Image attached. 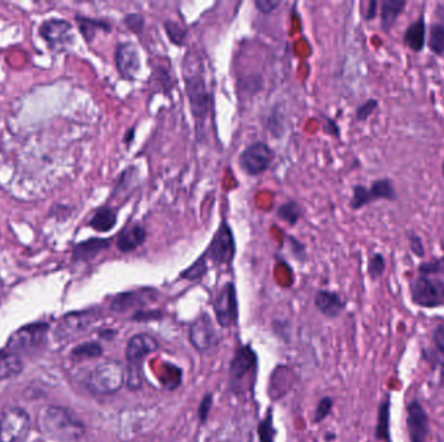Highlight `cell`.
Listing matches in <instances>:
<instances>
[{
	"label": "cell",
	"mask_w": 444,
	"mask_h": 442,
	"mask_svg": "<svg viewBox=\"0 0 444 442\" xmlns=\"http://www.w3.org/2000/svg\"><path fill=\"white\" fill-rule=\"evenodd\" d=\"M213 312L220 327L230 328L237 325L239 318L237 287L233 282H227L221 287L213 300Z\"/></svg>",
	"instance_id": "12"
},
{
	"label": "cell",
	"mask_w": 444,
	"mask_h": 442,
	"mask_svg": "<svg viewBox=\"0 0 444 442\" xmlns=\"http://www.w3.org/2000/svg\"><path fill=\"white\" fill-rule=\"evenodd\" d=\"M427 40V29H426V20L424 15H421L417 20L413 21L403 35V43L412 52H422Z\"/></svg>",
	"instance_id": "21"
},
{
	"label": "cell",
	"mask_w": 444,
	"mask_h": 442,
	"mask_svg": "<svg viewBox=\"0 0 444 442\" xmlns=\"http://www.w3.org/2000/svg\"><path fill=\"white\" fill-rule=\"evenodd\" d=\"M372 203H373V200H372L368 187L364 185H355L352 187V197L350 201L351 209L360 210Z\"/></svg>",
	"instance_id": "35"
},
{
	"label": "cell",
	"mask_w": 444,
	"mask_h": 442,
	"mask_svg": "<svg viewBox=\"0 0 444 442\" xmlns=\"http://www.w3.org/2000/svg\"><path fill=\"white\" fill-rule=\"evenodd\" d=\"M277 216L286 222L290 226H295L303 216V209L296 201H288L282 204L277 210Z\"/></svg>",
	"instance_id": "29"
},
{
	"label": "cell",
	"mask_w": 444,
	"mask_h": 442,
	"mask_svg": "<svg viewBox=\"0 0 444 442\" xmlns=\"http://www.w3.org/2000/svg\"><path fill=\"white\" fill-rule=\"evenodd\" d=\"M281 6L279 0H256L255 7L263 15H270Z\"/></svg>",
	"instance_id": "46"
},
{
	"label": "cell",
	"mask_w": 444,
	"mask_h": 442,
	"mask_svg": "<svg viewBox=\"0 0 444 442\" xmlns=\"http://www.w3.org/2000/svg\"><path fill=\"white\" fill-rule=\"evenodd\" d=\"M24 370V361L20 355L4 346L0 349V382L13 379Z\"/></svg>",
	"instance_id": "22"
},
{
	"label": "cell",
	"mask_w": 444,
	"mask_h": 442,
	"mask_svg": "<svg viewBox=\"0 0 444 442\" xmlns=\"http://www.w3.org/2000/svg\"><path fill=\"white\" fill-rule=\"evenodd\" d=\"M188 339L197 352L209 353L220 344L221 336L212 316L208 313H202L191 322Z\"/></svg>",
	"instance_id": "11"
},
{
	"label": "cell",
	"mask_w": 444,
	"mask_h": 442,
	"mask_svg": "<svg viewBox=\"0 0 444 442\" xmlns=\"http://www.w3.org/2000/svg\"><path fill=\"white\" fill-rule=\"evenodd\" d=\"M287 243L291 255L295 257L297 261L303 262L306 260V248L300 240H297L294 236H287Z\"/></svg>",
	"instance_id": "43"
},
{
	"label": "cell",
	"mask_w": 444,
	"mask_h": 442,
	"mask_svg": "<svg viewBox=\"0 0 444 442\" xmlns=\"http://www.w3.org/2000/svg\"><path fill=\"white\" fill-rule=\"evenodd\" d=\"M315 306L321 314L334 319L345 312V303L336 292L321 289L315 296Z\"/></svg>",
	"instance_id": "20"
},
{
	"label": "cell",
	"mask_w": 444,
	"mask_h": 442,
	"mask_svg": "<svg viewBox=\"0 0 444 442\" xmlns=\"http://www.w3.org/2000/svg\"><path fill=\"white\" fill-rule=\"evenodd\" d=\"M116 67L120 76L126 80H134L140 70L139 49L131 42H122L116 49Z\"/></svg>",
	"instance_id": "15"
},
{
	"label": "cell",
	"mask_w": 444,
	"mask_h": 442,
	"mask_svg": "<svg viewBox=\"0 0 444 442\" xmlns=\"http://www.w3.org/2000/svg\"><path fill=\"white\" fill-rule=\"evenodd\" d=\"M31 432V419L26 410L12 406L0 415V442H26Z\"/></svg>",
	"instance_id": "9"
},
{
	"label": "cell",
	"mask_w": 444,
	"mask_h": 442,
	"mask_svg": "<svg viewBox=\"0 0 444 442\" xmlns=\"http://www.w3.org/2000/svg\"><path fill=\"white\" fill-rule=\"evenodd\" d=\"M390 419H391V397L387 394L385 400L381 401L377 415L375 424V439L379 441L391 442V432H390Z\"/></svg>",
	"instance_id": "25"
},
{
	"label": "cell",
	"mask_w": 444,
	"mask_h": 442,
	"mask_svg": "<svg viewBox=\"0 0 444 442\" xmlns=\"http://www.w3.org/2000/svg\"><path fill=\"white\" fill-rule=\"evenodd\" d=\"M208 270H209V266H208L207 257L203 253L192 265L188 266L185 271H182L179 276L181 279H185L188 282H197L207 275Z\"/></svg>",
	"instance_id": "33"
},
{
	"label": "cell",
	"mask_w": 444,
	"mask_h": 442,
	"mask_svg": "<svg viewBox=\"0 0 444 442\" xmlns=\"http://www.w3.org/2000/svg\"><path fill=\"white\" fill-rule=\"evenodd\" d=\"M386 258L382 253H375L368 261V275L372 280H377L385 274Z\"/></svg>",
	"instance_id": "37"
},
{
	"label": "cell",
	"mask_w": 444,
	"mask_h": 442,
	"mask_svg": "<svg viewBox=\"0 0 444 442\" xmlns=\"http://www.w3.org/2000/svg\"><path fill=\"white\" fill-rule=\"evenodd\" d=\"M409 294L412 303L420 307H442L444 306V275L418 274L409 283Z\"/></svg>",
	"instance_id": "5"
},
{
	"label": "cell",
	"mask_w": 444,
	"mask_h": 442,
	"mask_svg": "<svg viewBox=\"0 0 444 442\" xmlns=\"http://www.w3.org/2000/svg\"><path fill=\"white\" fill-rule=\"evenodd\" d=\"M164 28H165L169 40L173 44L179 46V47L185 44V40L188 37V31L185 28H182L179 24L174 22V21H167L164 24Z\"/></svg>",
	"instance_id": "36"
},
{
	"label": "cell",
	"mask_w": 444,
	"mask_h": 442,
	"mask_svg": "<svg viewBox=\"0 0 444 442\" xmlns=\"http://www.w3.org/2000/svg\"><path fill=\"white\" fill-rule=\"evenodd\" d=\"M37 422L40 432L56 442H77L86 432L79 415L63 406L42 407Z\"/></svg>",
	"instance_id": "1"
},
{
	"label": "cell",
	"mask_w": 444,
	"mask_h": 442,
	"mask_svg": "<svg viewBox=\"0 0 444 442\" xmlns=\"http://www.w3.org/2000/svg\"><path fill=\"white\" fill-rule=\"evenodd\" d=\"M77 21H79V30L88 42L94 40L98 30H106V31L110 30V25L107 21L92 20V19L79 17V16L77 17Z\"/></svg>",
	"instance_id": "32"
},
{
	"label": "cell",
	"mask_w": 444,
	"mask_h": 442,
	"mask_svg": "<svg viewBox=\"0 0 444 442\" xmlns=\"http://www.w3.org/2000/svg\"><path fill=\"white\" fill-rule=\"evenodd\" d=\"M325 131L326 134H329L334 138H340V128L338 126L336 121L331 118H326Z\"/></svg>",
	"instance_id": "47"
},
{
	"label": "cell",
	"mask_w": 444,
	"mask_h": 442,
	"mask_svg": "<svg viewBox=\"0 0 444 442\" xmlns=\"http://www.w3.org/2000/svg\"><path fill=\"white\" fill-rule=\"evenodd\" d=\"M426 44L435 56L444 55V25L443 24H433L429 29V35Z\"/></svg>",
	"instance_id": "30"
},
{
	"label": "cell",
	"mask_w": 444,
	"mask_h": 442,
	"mask_svg": "<svg viewBox=\"0 0 444 442\" xmlns=\"http://www.w3.org/2000/svg\"><path fill=\"white\" fill-rule=\"evenodd\" d=\"M82 383L94 394L110 396L117 393L126 383V370L119 361L108 359L85 373Z\"/></svg>",
	"instance_id": "3"
},
{
	"label": "cell",
	"mask_w": 444,
	"mask_h": 442,
	"mask_svg": "<svg viewBox=\"0 0 444 442\" xmlns=\"http://www.w3.org/2000/svg\"><path fill=\"white\" fill-rule=\"evenodd\" d=\"M40 33L52 49H64L73 40L72 26L64 20L46 21L40 26Z\"/></svg>",
	"instance_id": "17"
},
{
	"label": "cell",
	"mask_w": 444,
	"mask_h": 442,
	"mask_svg": "<svg viewBox=\"0 0 444 442\" xmlns=\"http://www.w3.org/2000/svg\"><path fill=\"white\" fill-rule=\"evenodd\" d=\"M369 192H370L373 203L381 201V200L393 203V201L397 200L396 189H395L391 179H388V178L375 179V182H372V185L369 187Z\"/></svg>",
	"instance_id": "27"
},
{
	"label": "cell",
	"mask_w": 444,
	"mask_h": 442,
	"mask_svg": "<svg viewBox=\"0 0 444 442\" xmlns=\"http://www.w3.org/2000/svg\"><path fill=\"white\" fill-rule=\"evenodd\" d=\"M139 170L135 167H130L124 170V173L120 176L119 182L112 194V196H120L122 194H128L129 189L137 186L138 183Z\"/></svg>",
	"instance_id": "31"
},
{
	"label": "cell",
	"mask_w": 444,
	"mask_h": 442,
	"mask_svg": "<svg viewBox=\"0 0 444 442\" xmlns=\"http://www.w3.org/2000/svg\"><path fill=\"white\" fill-rule=\"evenodd\" d=\"M97 318V314L91 310L65 315L58 325L56 336L59 339H70L73 336L83 334L86 330H89L90 325H94Z\"/></svg>",
	"instance_id": "16"
},
{
	"label": "cell",
	"mask_w": 444,
	"mask_h": 442,
	"mask_svg": "<svg viewBox=\"0 0 444 442\" xmlns=\"http://www.w3.org/2000/svg\"><path fill=\"white\" fill-rule=\"evenodd\" d=\"M161 318H163V313L158 309H149V310L140 309L131 315L133 322H152V321H158Z\"/></svg>",
	"instance_id": "44"
},
{
	"label": "cell",
	"mask_w": 444,
	"mask_h": 442,
	"mask_svg": "<svg viewBox=\"0 0 444 442\" xmlns=\"http://www.w3.org/2000/svg\"><path fill=\"white\" fill-rule=\"evenodd\" d=\"M378 107H379V101L377 99H368L359 108L356 109V121L365 122L375 114Z\"/></svg>",
	"instance_id": "39"
},
{
	"label": "cell",
	"mask_w": 444,
	"mask_h": 442,
	"mask_svg": "<svg viewBox=\"0 0 444 442\" xmlns=\"http://www.w3.org/2000/svg\"><path fill=\"white\" fill-rule=\"evenodd\" d=\"M110 246L109 239H100V237H92L90 240H86L83 243H79V246L74 248L73 252V260L74 261H82L88 262L99 256L101 252L107 250Z\"/></svg>",
	"instance_id": "23"
},
{
	"label": "cell",
	"mask_w": 444,
	"mask_h": 442,
	"mask_svg": "<svg viewBox=\"0 0 444 442\" xmlns=\"http://www.w3.org/2000/svg\"><path fill=\"white\" fill-rule=\"evenodd\" d=\"M124 24L131 33L140 35L145 29L146 21L140 13H129L124 17Z\"/></svg>",
	"instance_id": "41"
},
{
	"label": "cell",
	"mask_w": 444,
	"mask_h": 442,
	"mask_svg": "<svg viewBox=\"0 0 444 442\" xmlns=\"http://www.w3.org/2000/svg\"><path fill=\"white\" fill-rule=\"evenodd\" d=\"M236 253L237 244L233 228L227 221H222L204 255L207 257L208 262L211 261L216 267H230L234 262Z\"/></svg>",
	"instance_id": "8"
},
{
	"label": "cell",
	"mask_w": 444,
	"mask_h": 442,
	"mask_svg": "<svg viewBox=\"0 0 444 442\" xmlns=\"http://www.w3.org/2000/svg\"><path fill=\"white\" fill-rule=\"evenodd\" d=\"M49 332V325L46 322H35L24 325L10 334L6 346L19 354L21 358L22 355L40 353L47 344Z\"/></svg>",
	"instance_id": "7"
},
{
	"label": "cell",
	"mask_w": 444,
	"mask_h": 442,
	"mask_svg": "<svg viewBox=\"0 0 444 442\" xmlns=\"http://www.w3.org/2000/svg\"><path fill=\"white\" fill-rule=\"evenodd\" d=\"M273 160V149L265 142H255L242 151L238 158V164L247 176L258 177L267 171Z\"/></svg>",
	"instance_id": "10"
},
{
	"label": "cell",
	"mask_w": 444,
	"mask_h": 442,
	"mask_svg": "<svg viewBox=\"0 0 444 442\" xmlns=\"http://www.w3.org/2000/svg\"><path fill=\"white\" fill-rule=\"evenodd\" d=\"M117 223V212L109 207H100L91 218L90 226L98 232H108Z\"/></svg>",
	"instance_id": "26"
},
{
	"label": "cell",
	"mask_w": 444,
	"mask_h": 442,
	"mask_svg": "<svg viewBox=\"0 0 444 442\" xmlns=\"http://www.w3.org/2000/svg\"><path fill=\"white\" fill-rule=\"evenodd\" d=\"M257 367V354L251 345L239 346L229 367V382L234 393H243L247 388H252L255 385Z\"/></svg>",
	"instance_id": "4"
},
{
	"label": "cell",
	"mask_w": 444,
	"mask_h": 442,
	"mask_svg": "<svg viewBox=\"0 0 444 442\" xmlns=\"http://www.w3.org/2000/svg\"><path fill=\"white\" fill-rule=\"evenodd\" d=\"M212 406H213V393L208 392L203 396L202 401L199 403V407H197V418L202 424L207 422L211 410H212Z\"/></svg>",
	"instance_id": "42"
},
{
	"label": "cell",
	"mask_w": 444,
	"mask_h": 442,
	"mask_svg": "<svg viewBox=\"0 0 444 442\" xmlns=\"http://www.w3.org/2000/svg\"><path fill=\"white\" fill-rule=\"evenodd\" d=\"M333 407H334V400L329 396L322 397L318 403H317L316 413H315V418H313V423L315 424H320V423L324 422L326 418L331 414L333 411Z\"/></svg>",
	"instance_id": "38"
},
{
	"label": "cell",
	"mask_w": 444,
	"mask_h": 442,
	"mask_svg": "<svg viewBox=\"0 0 444 442\" xmlns=\"http://www.w3.org/2000/svg\"><path fill=\"white\" fill-rule=\"evenodd\" d=\"M418 274H442L444 275V255L426 261L418 266Z\"/></svg>",
	"instance_id": "40"
},
{
	"label": "cell",
	"mask_w": 444,
	"mask_h": 442,
	"mask_svg": "<svg viewBox=\"0 0 444 442\" xmlns=\"http://www.w3.org/2000/svg\"><path fill=\"white\" fill-rule=\"evenodd\" d=\"M406 1L405 0H385L381 4V28L388 34L394 28L397 19L403 15Z\"/></svg>",
	"instance_id": "24"
},
{
	"label": "cell",
	"mask_w": 444,
	"mask_h": 442,
	"mask_svg": "<svg viewBox=\"0 0 444 442\" xmlns=\"http://www.w3.org/2000/svg\"><path fill=\"white\" fill-rule=\"evenodd\" d=\"M406 432L411 442H426L430 434V418L424 406L413 400L405 409Z\"/></svg>",
	"instance_id": "13"
},
{
	"label": "cell",
	"mask_w": 444,
	"mask_h": 442,
	"mask_svg": "<svg viewBox=\"0 0 444 442\" xmlns=\"http://www.w3.org/2000/svg\"><path fill=\"white\" fill-rule=\"evenodd\" d=\"M273 410L272 407L268 409L265 416L260 420L257 425V436H258V442H276V428L273 424Z\"/></svg>",
	"instance_id": "34"
},
{
	"label": "cell",
	"mask_w": 444,
	"mask_h": 442,
	"mask_svg": "<svg viewBox=\"0 0 444 442\" xmlns=\"http://www.w3.org/2000/svg\"><path fill=\"white\" fill-rule=\"evenodd\" d=\"M185 90H186L192 118L195 121L197 138H200V135H203L204 133L206 122L211 110V94L208 91L206 79L199 73L186 76Z\"/></svg>",
	"instance_id": "6"
},
{
	"label": "cell",
	"mask_w": 444,
	"mask_h": 442,
	"mask_svg": "<svg viewBox=\"0 0 444 442\" xmlns=\"http://www.w3.org/2000/svg\"><path fill=\"white\" fill-rule=\"evenodd\" d=\"M158 300V292L155 289L143 288L137 291H128L115 296L110 303V310L113 313H126L130 309H143Z\"/></svg>",
	"instance_id": "14"
},
{
	"label": "cell",
	"mask_w": 444,
	"mask_h": 442,
	"mask_svg": "<svg viewBox=\"0 0 444 442\" xmlns=\"http://www.w3.org/2000/svg\"><path fill=\"white\" fill-rule=\"evenodd\" d=\"M160 344L154 334L140 332L130 337L125 348L126 358V386L131 392H138L145 383L143 364L149 354L158 352Z\"/></svg>",
	"instance_id": "2"
},
{
	"label": "cell",
	"mask_w": 444,
	"mask_h": 442,
	"mask_svg": "<svg viewBox=\"0 0 444 442\" xmlns=\"http://www.w3.org/2000/svg\"><path fill=\"white\" fill-rule=\"evenodd\" d=\"M134 135H135V128H131L125 135V143L128 144V147L131 144V142L134 140Z\"/></svg>",
	"instance_id": "50"
},
{
	"label": "cell",
	"mask_w": 444,
	"mask_h": 442,
	"mask_svg": "<svg viewBox=\"0 0 444 442\" xmlns=\"http://www.w3.org/2000/svg\"><path fill=\"white\" fill-rule=\"evenodd\" d=\"M117 334V331H115V330H103V331H100V337L101 339H106V340H112V339H115V336Z\"/></svg>",
	"instance_id": "49"
},
{
	"label": "cell",
	"mask_w": 444,
	"mask_h": 442,
	"mask_svg": "<svg viewBox=\"0 0 444 442\" xmlns=\"http://www.w3.org/2000/svg\"><path fill=\"white\" fill-rule=\"evenodd\" d=\"M408 243H409V248L412 250V253L418 258H424L425 257V246L422 239L417 234H411L408 236Z\"/></svg>",
	"instance_id": "45"
},
{
	"label": "cell",
	"mask_w": 444,
	"mask_h": 442,
	"mask_svg": "<svg viewBox=\"0 0 444 442\" xmlns=\"http://www.w3.org/2000/svg\"><path fill=\"white\" fill-rule=\"evenodd\" d=\"M442 176H443V179H444V160H443V164H442Z\"/></svg>",
	"instance_id": "51"
},
{
	"label": "cell",
	"mask_w": 444,
	"mask_h": 442,
	"mask_svg": "<svg viewBox=\"0 0 444 442\" xmlns=\"http://www.w3.org/2000/svg\"><path fill=\"white\" fill-rule=\"evenodd\" d=\"M424 359L439 371L441 380L444 382V323L436 325L431 336V345L425 348Z\"/></svg>",
	"instance_id": "18"
},
{
	"label": "cell",
	"mask_w": 444,
	"mask_h": 442,
	"mask_svg": "<svg viewBox=\"0 0 444 442\" xmlns=\"http://www.w3.org/2000/svg\"><path fill=\"white\" fill-rule=\"evenodd\" d=\"M103 353H104L103 346L99 344L98 341H86V343L77 345L70 352V358L73 361H83V359L99 358L103 355Z\"/></svg>",
	"instance_id": "28"
},
{
	"label": "cell",
	"mask_w": 444,
	"mask_h": 442,
	"mask_svg": "<svg viewBox=\"0 0 444 442\" xmlns=\"http://www.w3.org/2000/svg\"><path fill=\"white\" fill-rule=\"evenodd\" d=\"M147 240V231L140 223L124 227L117 236V249L121 253H131L143 246Z\"/></svg>",
	"instance_id": "19"
},
{
	"label": "cell",
	"mask_w": 444,
	"mask_h": 442,
	"mask_svg": "<svg viewBox=\"0 0 444 442\" xmlns=\"http://www.w3.org/2000/svg\"><path fill=\"white\" fill-rule=\"evenodd\" d=\"M377 13H378V1L377 0H372L368 3V10L364 15L366 21L375 20L377 17Z\"/></svg>",
	"instance_id": "48"
}]
</instances>
